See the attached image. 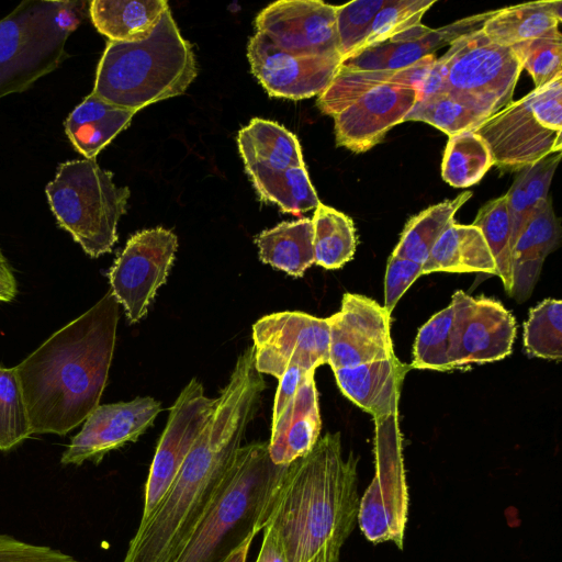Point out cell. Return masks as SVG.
Here are the masks:
<instances>
[{
    "mask_svg": "<svg viewBox=\"0 0 562 562\" xmlns=\"http://www.w3.org/2000/svg\"><path fill=\"white\" fill-rule=\"evenodd\" d=\"M265 390L249 346L238 356L210 420L150 519L137 528L122 562L176 560L221 490Z\"/></svg>",
    "mask_w": 562,
    "mask_h": 562,
    "instance_id": "obj_1",
    "label": "cell"
},
{
    "mask_svg": "<svg viewBox=\"0 0 562 562\" xmlns=\"http://www.w3.org/2000/svg\"><path fill=\"white\" fill-rule=\"evenodd\" d=\"M120 318L109 290L15 366L33 435L64 436L99 406Z\"/></svg>",
    "mask_w": 562,
    "mask_h": 562,
    "instance_id": "obj_2",
    "label": "cell"
},
{
    "mask_svg": "<svg viewBox=\"0 0 562 562\" xmlns=\"http://www.w3.org/2000/svg\"><path fill=\"white\" fill-rule=\"evenodd\" d=\"M358 458L342 453L340 434H326L285 465L272 485L261 529L272 526L288 562H339L358 520Z\"/></svg>",
    "mask_w": 562,
    "mask_h": 562,
    "instance_id": "obj_3",
    "label": "cell"
},
{
    "mask_svg": "<svg viewBox=\"0 0 562 562\" xmlns=\"http://www.w3.org/2000/svg\"><path fill=\"white\" fill-rule=\"evenodd\" d=\"M196 75L192 47L168 9L145 40L108 42L97 67L92 93L137 112L182 94Z\"/></svg>",
    "mask_w": 562,
    "mask_h": 562,
    "instance_id": "obj_4",
    "label": "cell"
},
{
    "mask_svg": "<svg viewBox=\"0 0 562 562\" xmlns=\"http://www.w3.org/2000/svg\"><path fill=\"white\" fill-rule=\"evenodd\" d=\"M285 465L274 464L268 442L243 445L213 504L173 562H224L261 529L268 495Z\"/></svg>",
    "mask_w": 562,
    "mask_h": 562,
    "instance_id": "obj_5",
    "label": "cell"
},
{
    "mask_svg": "<svg viewBox=\"0 0 562 562\" xmlns=\"http://www.w3.org/2000/svg\"><path fill=\"white\" fill-rule=\"evenodd\" d=\"M83 4L25 0L0 20V99L30 89L68 57L65 45Z\"/></svg>",
    "mask_w": 562,
    "mask_h": 562,
    "instance_id": "obj_6",
    "label": "cell"
},
{
    "mask_svg": "<svg viewBox=\"0 0 562 562\" xmlns=\"http://www.w3.org/2000/svg\"><path fill=\"white\" fill-rule=\"evenodd\" d=\"M59 226L92 258L110 252L117 224L127 210L130 189L117 187L113 175L94 159H75L58 166L45 188Z\"/></svg>",
    "mask_w": 562,
    "mask_h": 562,
    "instance_id": "obj_7",
    "label": "cell"
},
{
    "mask_svg": "<svg viewBox=\"0 0 562 562\" xmlns=\"http://www.w3.org/2000/svg\"><path fill=\"white\" fill-rule=\"evenodd\" d=\"M495 165L521 169L562 149V77L491 115L475 131Z\"/></svg>",
    "mask_w": 562,
    "mask_h": 562,
    "instance_id": "obj_8",
    "label": "cell"
},
{
    "mask_svg": "<svg viewBox=\"0 0 562 562\" xmlns=\"http://www.w3.org/2000/svg\"><path fill=\"white\" fill-rule=\"evenodd\" d=\"M436 69L439 92L491 115L512 102L522 70L512 48L495 44L481 29L452 41Z\"/></svg>",
    "mask_w": 562,
    "mask_h": 562,
    "instance_id": "obj_9",
    "label": "cell"
},
{
    "mask_svg": "<svg viewBox=\"0 0 562 562\" xmlns=\"http://www.w3.org/2000/svg\"><path fill=\"white\" fill-rule=\"evenodd\" d=\"M375 475L360 498L358 524L372 543L393 541L403 549L408 493L397 413L374 418Z\"/></svg>",
    "mask_w": 562,
    "mask_h": 562,
    "instance_id": "obj_10",
    "label": "cell"
},
{
    "mask_svg": "<svg viewBox=\"0 0 562 562\" xmlns=\"http://www.w3.org/2000/svg\"><path fill=\"white\" fill-rule=\"evenodd\" d=\"M255 368L277 379L290 368L315 371L328 364L329 325L303 312L265 315L252 326Z\"/></svg>",
    "mask_w": 562,
    "mask_h": 562,
    "instance_id": "obj_11",
    "label": "cell"
},
{
    "mask_svg": "<svg viewBox=\"0 0 562 562\" xmlns=\"http://www.w3.org/2000/svg\"><path fill=\"white\" fill-rule=\"evenodd\" d=\"M178 248L173 232L155 227L127 240L109 271L111 292L131 323H137L168 277Z\"/></svg>",
    "mask_w": 562,
    "mask_h": 562,
    "instance_id": "obj_12",
    "label": "cell"
},
{
    "mask_svg": "<svg viewBox=\"0 0 562 562\" xmlns=\"http://www.w3.org/2000/svg\"><path fill=\"white\" fill-rule=\"evenodd\" d=\"M216 398L207 397L203 384L193 378L170 407L144 488V506L138 527L153 516L177 476L194 441L207 424Z\"/></svg>",
    "mask_w": 562,
    "mask_h": 562,
    "instance_id": "obj_13",
    "label": "cell"
},
{
    "mask_svg": "<svg viewBox=\"0 0 562 562\" xmlns=\"http://www.w3.org/2000/svg\"><path fill=\"white\" fill-rule=\"evenodd\" d=\"M247 57L252 75L270 97L302 100L319 95L337 75L340 55H303L280 48L256 32Z\"/></svg>",
    "mask_w": 562,
    "mask_h": 562,
    "instance_id": "obj_14",
    "label": "cell"
},
{
    "mask_svg": "<svg viewBox=\"0 0 562 562\" xmlns=\"http://www.w3.org/2000/svg\"><path fill=\"white\" fill-rule=\"evenodd\" d=\"M328 364L333 371L395 357L390 313L374 300L345 293L340 310L327 318Z\"/></svg>",
    "mask_w": 562,
    "mask_h": 562,
    "instance_id": "obj_15",
    "label": "cell"
},
{
    "mask_svg": "<svg viewBox=\"0 0 562 562\" xmlns=\"http://www.w3.org/2000/svg\"><path fill=\"white\" fill-rule=\"evenodd\" d=\"M161 411L153 397L99 405L83 422L60 458L64 465L98 464L112 450L136 441L150 428Z\"/></svg>",
    "mask_w": 562,
    "mask_h": 562,
    "instance_id": "obj_16",
    "label": "cell"
},
{
    "mask_svg": "<svg viewBox=\"0 0 562 562\" xmlns=\"http://www.w3.org/2000/svg\"><path fill=\"white\" fill-rule=\"evenodd\" d=\"M256 32L295 54L340 55L336 5L319 0H279L255 20Z\"/></svg>",
    "mask_w": 562,
    "mask_h": 562,
    "instance_id": "obj_17",
    "label": "cell"
},
{
    "mask_svg": "<svg viewBox=\"0 0 562 562\" xmlns=\"http://www.w3.org/2000/svg\"><path fill=\"white\" fill-rule=\"evenodd\" d=\"M451 304L458 333V368L498 361L510 355L516 321L502 303L490 297H472L459 290Z\"/></svg>",
    "mask_w": 562,
    "mask_h": 562,
    "instance_id": "obj_18",
    "label": "cell"
},
{
    "mask_svg": "<svg viewBox=\"0 0 562 562\" xmlns=\"http://www.w3.org/2000/svg\"><path fill=\"white\" fill-rule=\"evenodd\" d=\"M420 97L416 88L398 85L364 92L333 116L336 144L356 154L368 151L404 122Z\"/></svg>",
    "mask_w": 562,
    "mask_h": 562,
    "instance_id": "obj_19",
    "label": "cell"
},
{
    "mask_svg": "<svg viewBox=\"0 0 562 562\" xmlns=\"http://www.w3.org/2000/svg\"><path fill=\"white\" fill-rule=\"evenodd\" d=\"M495 10L459 19L438 29L423 23L411 27L380 44L358 52L341 63L353 70H395L415 65L459 36L481 29Z\"/></svg>",
    "mask_w": 562,
    "mask_h": 562,
    "instance_id": "obj_20",
    "label": "cell"
},
{
    "mask_svg": "<svg viewBox=\"0 0 562 562\" xmlns=\"http://www.w3.org/2000/svg\"><path fill=\"white\" fill-rule=\"evenodd\" d=\"M436 59L435 55H430L413 66L395 70H353L340 67L330 85L317 97L316 104L324 114L334 116L364 92L384 85L414 87L422 97L439 92Z\"/></svg>",
    "mask_w": 562,
    "mask_h": 562,
    "instance_id": "obj_21",
    "label": "cell"
},
{
    "mask_svg": "<svg viewBox=\"0 0 562 562\" xmlns=\"http://www.w3.org/2000/svg\"><path fill=\"white\" fill-rule=\"evenodd\" d=\"M314 373L305 376L279 418L272 422L268 450L277 465H288L303 457L319 438L322 420Z\"/></svg>",
    "mask_w": 562,
    "mask_h": 562,
    "instance_id": "obj_22",
    "label": "cell"
},
{
    "mask_svg": "<svg viewBox=\"0 0 562 562\" xmlns=\"http://www.w3.org/2000/svg\"><path fill=\"white\" fill-rule=\"evenodd\" d=\"M560 222L548 196L536 207L512 249V290L518 303L528 300L536 286L544 259L559 245Z\"/></svg>",
    "mask_w": 562,
    "mask_h": 562,
    "instance_id": "obj_23",
    "label": "cell"
},
{
    "mask_svg": "<svg viewBox=\"0 0 562 562\" xmlns=\"http://www.w3.org/2000/svg\"><path fill=\"white\" fill-rule=\"evenodd\" d=\"M408 367L394 357L334 370L341 393L374 418L397 413Z\"/></svg>",
    "mask_w": 562,
    "mask_h": 562,
    "instance_id": "obj_24",
    "label": "cell"
},
{
    "mask_svg": "<svg viewBox=\"0 0 562 562\" xmlns=\"http://www.w3.org/2000/svg\"><path fill=\"white\" fill-rule=\"evenodd\" d=\"M136 112L113 105L92 92L68 115L65 132L74 148L94 159L113 138L128 127Z\"/></svg>",
    "mask_w": 562,
    "mask_h": 562,
    "instance_id": "obj_25",
    "label": "cell"
},
{
    "mask_svg": "<svg viewBox=\"0 0 562 562\" xmlns=\"http://www.w3.org/2000/svg\"><path fill=\"white\" fill-rule=\"evenodd\" d=\"M237 144L246 172L305 166L296 136L269 120L252 119L238 132Z\"/></svg>",
    "mask_w": 562,
    "mask_h": 562,
    "instance_id": "obj_26",
    "label": "cell"
},
{
    "mask_svg": "<svg viewBox=\"0 0 562 562\" xmlns=\"http://www.w3.org/2000/svg\"><path fill=\"white\" fill-rule=\"evenodd\" d=\"M561 20L560 0L532 1L495 10L481 30L495 44L512 47L559 30Z\"/></svg>",
    "mask_w": 562,
    "mask_h": 562,
    "instance_id": "obj_27",
    "label": "cell"
},
{
    "mask_svg": "<svg viewBox=\"0 0 562 562\" xmlns=\"http://www.w3.org/2000/svg\"><path fill=\"white\" fill-rule=\"evenodd\" d=\"M168 9L165 0H93L89 3L94 27L112 42L145 40Z\"/></svg>",
    "mask_w": 562,
    "mask_h": 562,
    "instance_id": "obj_28",
    "label": "cell"
},
{
    "mask_svg": "<svg viewBox=\"0 0 562 562\" xmlns=\"http://www.w3.org/2000/svg\"><path fill=\"white\" fill-rule=\"evenodd\" d=\"M437 271L496 276L495 261L479 227L452 223L443 232L423 263V274Z\"/></svg>",
    "mask_w": 562,
    "mask_h": 562,
    "instance_id": "obj_29",
    "label": "cell"
},
{
    "mask_svg": "<svg viewBox=\"0 0 562 562\" xmlns=\"http://www.w3.org/2000/svg\"><path fill=\"white\" fill-rule=\"evenodd\" d=\"M259 259L294 278L314 263L312 220L282 222L255 237Z\"/></svg>",
    "mask_w": 562,
    "mask_h": 562,
    "instance_id": "obj_30",
    "label": "cell"
},
{
    "mask_svg": "<svg viewBox=\"0 0 562 562\" xmlns=\"http://www.w3.org/2000/svg\"><path fill=\"white\" fill-rule=\"evenodd\" d=\"M472 196L465 191L452 200L431 205L406 223L392 256L423 265L436 241L454 223L457 211Z\"/></svg>",
    "mask_w": 562,
    "mask_h": 562,
    "instance_id": "obj_31",
    "label": "cell"
},
{
    "mask_svg": "<svg viewBox=\"0 0 562 562\" xmlns=\"http://www.w3.org/2000/svg\"><path fill=\"white\" fill-rule=\"evenodd\" d=\"M247 175L260 201L277 204L282 212L301 214L315 210L321 202L305 166L255 169Z\"/></svg>",
    "mask_w": 562,
    "mask_h": 562,
    "instance_id": "obj_32",
    "label": "cell"
},
{
    "mask_svg": "<svg viewBox=\"0 0 562 562\" xmlns=\"http://www.w3.org/2000/svg\"><path fill=\"white\" fill-rule=\"evenodd\" d=\"M561 158V151L519 169L506 193L512 225V249L538 204L549 195V188Z\"/></svg>",
    "mask_w": 562,
    "mask_h": 562,
    "instance_id": "obj_33",
    "label": "cell"
},
{
    "mask_svg": "<svg viewBox=\"0 0 562 562\" xmlns=\"http://www.w3.org/2000/svg\"><path fill=\"white\" fill-rule=\"evenodd\" d=\"M311 220L314 263L335 270L352 259L357 236L353 222L349 216L319 202Z\"/></svg>",
    "mask_w": 562,
    "mask_h": 562,
    "instance_id": "obj_34",
    "label": "cell"
},
{
    "mask_svg": "<svg viewBox=\"0 0 562 562\" xmlns=\"http://www.w3.org/2000/svg\"><path fill=\"white\" fill-rule=\"evenodd\" d=\"M458 347L454 308L450 303L419 328L414 344L412 367L437 371L457 369Z\"/></svg>",
    "mask_w": 562,
    "mask_h": 562,
    "instance_id": "obj_35",
    "label": "cell"
},
{
    "mask_svg": "<svg viewBox=\"0 0 562 562\" xmlns=\"http://www.w3.org/2000/svg\"><path fill=\"white\" fill-rule=\"evenodd\" d=\"M493 165L483 138L475 132H464L449 137L441 176L453 188H468L476 184Z\"/></svg>",
    "mask_w": 562,
    "mask_h": 562,
    "instance_id": "obj_36",
    "label": "cell"
},
{
    "mask_svg": "<svg viewBox=\"0 0 562 562\" xmlns=\"http://www.w3.org/2000/svg\"><path fill=\"white\" fill-rule=\"evenodd\" d=\"M490 116L487 112L472 108L447 93L436 92L422 97L404 122H424L450 137L474 132Z\"/></svg>",
    "mask_w": 562,
    "mask_h": 562,
    "instance_id": "obj_37",
    "label": "cell"
},
{
    "mask_svg": "<svg viewBox=\"0 0 562 562\" xmlns=\"http://www.w3.org/2000/svg\"><path fill=\"white\" fill-rule=\"evenodd\" d=\"M482 232L506 292L512 290V225L506 194L483 205L473 224Z\"/></svg>",
    "mask_w": 562,
    "mask_h": 562,
    "instance_id": "obj_38",
    "label": "cell"
},
{
    "mask_svg": "<svg viewBox=\"0 0 562 562\" xmlns=\"http://www.w3.org/2000/svg\"><path fill=\"white\" fill-rule=\"evenodd\" d=\"M524 346L530 356L559 360L562 356V302L547 299L529 312Z\"/></svg>",
    "mask_w": 562,
    "mask_h": 562,
    "instance_id": "obj_39",
    "label": "cell"
},
{
    "mask_svg": "<svg viewBox=\"0 0 562 562\" xmlns=\"http://www.w3.org/2000/svg\"><path fill=\"white\" fill-rule=\"evenodd\" d=\"M33 435L15 367L0 366V450L8 451Z\"/></svg>",
    "mask_w": 562,
    "mask_h": 562,
    "instance_id": "obj_40",
    "label": "cell"
},
{
    "mask_svg": "<svg viewBox=\"0 0 562 562\" xmlns=\"http://www.w3.org/2000/svg\"><path fill=\"white\" fill-rule=\"evenodd\" d=\"M522 69L541 88L562 77V35L560 30L510 47Z\"/></svg>",
    "mask_w": 562,
    "mask_h": 562,
    "instance_id": "obj_41",
    "label": "cell"
},
{
    "mask_svg": "<svg viewBox=\"0 0 562 562\" xmlns=\"http://www.w3.org/2000/svg\"><path fill=\"white\" fill-rule=\"evenodd\" d=\"M435 3L436 0H385L384 5L375 14L360 50L418 25L424 14Z\"/></svg>",
    "mask_w": 562,
    "mask_h": 562,
    "instance_id": "obj_42",
    "label": "cell"
},
{
    "mask_svg": "<svg viewBox=\"0 0 562 562\" xmlns=\"http://www.w3.org/2000/svg\"><path fill=\"white\" fill-rule=\"evenodd\" d=\"M385 0H356L336 7L338 50L342 61L358 53Z\"/></svg>",
    "mask_w": 562,
    "mask_h": 562,
    "instance_id": "obj_43",
    "label": "cell"
},
{
    "mask_svg": "<svg viewBox=\"0 0 562 562\" xmlns=\"http://www.w3.org/2000/svg\"><path fill=\"white\" fill-rule=\"evenodd\" d=\"M0 562H80L72 555L48 546L22 541L0 533Z\"/></svg>",
    "mask_w": 562,
    "mask_h": 562,
    "instance_id": "obj_44",
    "label": "cell"
},
{
    "mask_svg": "<svg viewBox=\"0 0 562 562\" xmlns=\"http://www.w3.org/2000/svg\"><path fill=\"white\" fill-rule=\"evenodd\" d=\"M423 276V265L392 256L384 279V308L391 314L407 289Z\"/></svg>",
    "mask_w": 562,
    "mask_h": 562,
    "instance_id": "obj_45",
    "label": "cell"
},
{
    "mask_svg": "<svg viewBox=\"0 0 562 562\" xmlns=\"http://www.w3.org/2000/svg\"><path fill=\"white\" fill-rule=\"evenodd\" d=\"M261 548L255 562H288L280 538L270 525L262 528Z\"/></svg>",
    "mask_w": 562,
    "mask_h": 562,
    "instance_id": "obj_46",
    "label": "cell"
},
{
    "mask_svg": "<svg viewBox=\"0 0 562 562\" xmlns=\"http://www.w3.org/2000/svg\"><path fill=\"white\" fill-rule=\"evenodd\" d=\"M18 292V284L13 271L0 249V302L12 301Z\"/></svg>",
    "mask_w": 562,
    "mask_h": 562,
    "instance_id": "obj_47",
    "label": "cell"
},
{
    "mask_svg": "<svg viewBox=\"0 0 562 562\" xmlns=\"http://www.w3.org/2000/svg\"><path fill=\"white\" fill-rule=\"evenodd\" d=\"M256 535L248 536L224 562H246L248 552Z\"/></svg>",
    "mask_w": 562,
    "mask_h": 562,
    "instance_id": "obj_48",
    "label": "cell"
}]
</instances>
